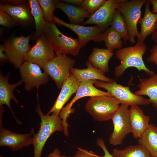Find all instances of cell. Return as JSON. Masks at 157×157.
Masks as SVG:
<instances>
[{
  "instance_id": "cell-35",
  "label": "cell",
  "mask_w": 157,
  "mask_h": 157,
  "mask_svg": "<svg viewBox=\"0 0 157 157\" xmlns=\"http://www.w3.org/2000/svg\"><path fill=\"white\" fill-rule=\"evenodd\" d=\"M150 52V55L147 58V61L157 65V44L153 45Z\"/></svg>"
},
{
  "instance_id": "cell-33",
  "label": "cell",
  "mask_w": 157,
  "mask_h": 157,
  "mask_svg": "<svg viewBox=\"0 0 157 157\" xmlns=\"http://www.w3.org/2000/svg\"><path fill=\"white\" fill-rule=\"evenodd\" d=\"M72 157H98L95 152L92 151L77 148L75 154Z\"/></svg>"
},
{
  "instance_id": "cell-14",
  "label": "cell",
  "mask_w": 157,
  "mask_h": 157,
  "mask_svg": "<svg viewBox=\"0 0 157 157\" xmlns=\"http://www.w3.org/2000/svg\"><path fill=\"white\" fill-rule=\"evenodd\" d=\"M4 110H0V146H6L13 151H16L29 146L33 144L32 131L24 134L12 132L2 126V114Z\"/></svg>"
},
{
  "instance_id": "cell-7",
  "label": "cell",
  "mask_w": 157,
  "mask_h": 157,
  "mask_svg": "<svg viewBox=\"0 0 157 157\" xmlns=\"http://www.w3.org/2000/svg\"><path fill=\"white\" fill-rule=\"evenodd\" d=\"M96 80H89L81 81L76 94L70 102L65 107H63L59 114V115L62 120L63 127V133L65 136H68L69 125L67 122L68 117L73 112L72 107L74 104L80 99L84 97H90L100 95L112 96L107 92L100 90L94 85Z\"/></svg>"
},
{
  "instance_id": "cell-19",
  "label": "cell",
  "mask_w": 157,
  "mask_h": 157,
  "mask_svg": "<svg viewBox=\"0 0 157 157\" xmlns=\"http://www.w3.org/2000/svg\"><path fill=\"white\" fill-rule=\"evenodd\" d=\"M145 12L143 17L140 18L138 23L141 26V31L138 37L137 43H143L146 37L153 34L157 27V13H153L150 10L151 3L149 0L145 3Z\"/></svg>"
},
{
  "instance_id": "cell-26",
  "label": "cell",
  "mask_w": 157,
  "mask_h": 157,
  "mask_svg": "<svg viewBox=\"0 0 157 157\" xmlns=\"http://www.w3.org/2000/svg\"><path fill=\"white\" fill-rule=\"evenodd\" d=\"M28 1L31 9V13L35 23V31L32 38L33 40L35 41L44 33L46 22L42 10L38 0H29Z\"/></svg>"
},
{
  "instance_id": "cell-23",
  "label": "cell",
  "mask_w": 157,
  "mask_h": 157,
  "mask_svg": "<svg viewBox=\"0 0 157 157\" xmlns=\"http://www.w3.org/2000/svg\"><path fill=\"white\" fill-rule=\"evenodd\" d=\"M138 87L139 90L135 94L138 96L149 97L150 103L157 109V74L154 73L149 78L140 79Z\"/></svg>"
},
{
  "instance_id": "cell-28",
  "label": "cell",
  "mask_w": 157,
  "mask_h": 157,
  "mask_svg": "<svg viewBox=\"0 0 157 157\" xmlns=\"http://www.w3.org/2000/svg\"><path fill=\"white\" fill-rule=\"evenodd\" d=\"M121 38L120 35L110 26L103 34L102 41L105 42L107 49L113 51L122 48L123 42Z\"/></svg>"
},
{
  "instance_id": "cell-34",
  "label": "cell",
  "mask_w": 157,
  "mask_h": 157,
  "mask_svg": "<svg viewBox=\"0 0 157 157\" xmlns=\"http://www.w3.org/2000/svg\"><path fill=\"white\" fill-rule=\"evenodd\" d=\"M96 144L103 150L104 153V155L103 156H98V157H114L110 154L105 144V142L103 139L101 138H98L96 140Z\"/></svg>"
},
{
  "instance_id": "cell-21",
  "label": "cell",
  "mask_w": 157,
  "mask_h": 157,
  "mask_svg": "<svg viewBox=\"0 0 157 157\" xmlns=\"http://www.w3.org/2000/svg\"><path fill=\"white\" fill-rule=\"evenodd\" d=\"M56 8L62 10L67 15L69 24L81 25L85 18H89L91 15L84 8L78 6L59 1Z\"/></svg>"
},
{
  "instance_id": "cell-39",
  "label": "cell",
  "mask_w": 157,
  "mask_h": 157,
  "mask_svg": "<svg viewBox=\"0 0 157 157\" xmlns=\"http://www.w3.org/2000/svg\"><path fill=\"white\" fill-rule=\"evenodd\" d=\"M152 5V12L153 13H157V0H149Z\"/></svg>"
},
{
  "instance_id": "cell-6",
  "label": "cell",
  "mask_w": 157,
  "mask_h": 157,
  "mask_svg": "<svg viewBox=\"0 0 157 157\" xmlns=\"http://www.w3.org/2000/svg\"><path fill=\"white\" fill-rule=\"evenodd\" d=\"M76 61L74 59L62 55L56 56L42 67L44 72L54 81L57 88H61L65 81L69 76L70 70L74 67Z\"/></svg>"
},
{
  "instance_id": "cell-12",
  "label": "cell",
  "mask_w": 157,
  "mask_h": 157,
  "mask_svg": "<svg viewBox=\"0 0 157 157\" xmlns=\"http://www.w3.org/2000/svg\"><path fill=\"white\" fill-rule=\"evenodd\" d=\"M53 20L59 26H63L70 29L78 35L81 48L85 46L90 41L95 42H102L103 35L106 31L97 25L85 26L71 24L66 22L54 16Z\"/></svg>"
},
{
  "instance_id": "cell-9",
  "label": "cell",
  "mask_w": 157,
  "mask_h": 157,
  "mask_svg": "<svg viewBox=\"0 0 157 157\" xmlns=\"http://www.w3.org/2000/svg\"><path fill=\"white\" fill-rule=\"evenodd\" d=\"M32 33L26 37H13L3 44L8 60L16 68H19L24 62L25 55L31 48L29 44Z\"/></svg>"
},
{
  "instance_id": "cell-41",
  "label": "cell",
  "mask_w": 157,
  "mask_h": 157,
  "mask_svg": "<svg viewBox=\"0 0 157 157\" xmlns=\"http://www.w3.org/2000/svg\"><path fill=\"white\" fill-rule=\"evenodd\" d=\"M150 157H152V156H150Z\"/></svg>"
},
{
  "instance_id": "cell-13",
  "label": "cell",
  "mask_w": 157,
  "mask_h": 157,
  "mask_svg": "<svg viewBox=\"0 0 157 157\" xmlns=\"http://www.w3.org/2000/svg\"><path fill=\"white\" fill-rule=\"evenodd\" d=\"M22 80L25 84L26 90L30 91L35 87L38 89L40 86L48 82L49 78L44 72H42L38 65L25 61L19 68Z\"/></svg>"
},
{
  "instance_id": "cell-36",
  "label": "cell",
  "mask_w": 157,
  "mask_h": 157,
  "mask_svg": "<svg viewBox=\"0 0 157 157\" xmlns=\"http://www.w3.org/2000/svg\"><path fill=\"white\" fill-rule=\"evenodd\" d=\"M47 157H68L65 155H61V152L60 150L57 148L54 149L53 151L50 153L48 156Z\"/></svg>"
},
{
  "instance_id": "cell-42",
  "label": "cell",
  "mask_w": 157,
  "mask_h": 157,
  "mask_svg": "<svg viewBox=\"0 0 157 157\" xmlns=\"http://www.w3.org/2000/svg\"><path fill=\"white\" fill-rule=\"evenodd\" d=\"M156 111L157 112V109L156 110Z\"/></svg>"
},
{
  "instance_id": "cell-38",
  "label": "cell",
  "mask_w": 157,
  "mask_h": 157,
  "mask_svg": "<svg viewBox=\"0 0 157 157\" xmlns=\"http://www.w3.org/2000/svg\"><path fill=\"white\" fill-rule=\"evenodd\" d=\"M61 1L67 3L80 6L83 0H63Z\"/></svg>"
},
{
  "instance_id": "cell-29",
  "label": "cell",
  "mask_w": 157,
  "mask_h": 157,
  "mask_svg": "<svg viewBox=\"0 0 157 157\" xmlns=\"http://www.w3.org/2000/svg\"><path fill=\"white\" fill-rule=\"evenodd\" d=\"M110 26L121 36L125 42L129 40V35L125 19L120 11L117 9L115 11Z\"/></svg>"
},
{
  "instance_id": "cell-27",
  "label": "cell",
  "mask_w": 157,
  "mask_h": 157,
  "mask_svg": "<svg viewBox=\"0 0 157 157\" xmlns=\"http://www.w3.org/2000/svg\"><path fill=\"white\" fill-rule=\"evenodd\" d=\"M114 157H150L147 150L142 146L138 144L130 145L119 149H114L111 154Z\"/></svg>"
},
{
  "instance_id": "cell-4",
  "label": "cell",
  "mask_w": 157,
  "mask_h": 157,
  "mask_svg": "<svg viewBox=\"0 0 157 157\" xmlns=\"http://www.w3.org/2000/svg\"><path fill=\"white\" fill-rule=\"evenodd\" d=\"M120 104L113 96H97L90 97L85 104V109L94 120L101 122L111 119Z\"/></svg>"
},
{
  "instance_id": "cell-11",
  "label": "cell",
  "mask_w": 157,
  "mask_h": 157,
  "mask_svg": "<svg viewBox=\"0 0 157 157\" xmlns=\"http://www.w3.org/2000/svg\"><path fill=\"white\" fill-rule=\"evenodd\" d=\"M35 44L25 55L24 60L42 67L47 63L56 56L48 39L43 33L36 40Z\"/></svg>"
},
{
  "instance_id": "cell-10",
  "label": "cell",
  "mask_w": 157,
  "mask_h": 157,
  "mask_svg": "<svg viewBox=\"0 0 157 157\" xmlns=\"http://www.w3.org/2000/svg\"><path fill=\"white\" fill-rule=\"evenodd\" d=\"M129 106L121 104L112 117L114 129L109 138V142L112 145H121L126 136L131 133Z\"/></svg>"
},
{
  "instance_id": "cell-37",
  "label": "cell",
  "mask_w": 157,
  "mask_h": 157,
  "mask_svg": "<svg viewBox=\"0 0 157 157\" xmlns=\"http://www.w3.org/2000/svg\"><path fill=\"white\" fill-rule=\"evenodd\" d=\"M0 59L1 63L4 62L6 60H8L5 52L3 44H1L0 46Z\"/></svg>"
},
{
  "instance_id": "cell-24",
  "label": "cell",
  "mask_w": 157,
  "mask_h": 157,
  "mask_svg": "<svg viewBox=\"0 0 157 157\" xmlns=\"http://www.w3.org/2000/svg\"><path fill=\"white\" fill-rule=\"evenodd\" d=\"M114 54L113 50L94 47L88 57V61L94 67L105 74L109 71L108 63Z\"/></svg>"
},
{
  "instance_id": "cell-30",
  "label": "cell",
  "mask_w": 157,
  "mask_h": 157,
  "mask_svg": "<svg viewBox=\"0 0 157 157\" xmlns=\"http://www.w3.org/2000/svg\"><path fill=\"white\" fill-rule=\"evenodd\" d=\"M59 0H38V2L41 8L45 22L54 21L53 12Z\"/></svg>"
},
{
  "instance_id": "cell-22",
  "label": "cell",
  "mask_w": 157,
  "mask_h": 157,
  "mask_svg": "<svg viewBox=\"0 0 157 157\" xmlns=\"http://www.w3.org/2000/svg\"><path fill=\"white\" fill-rule=\"evenodd\" d=\"M85 65L87 67L86 68L79 69L73 67L70 70V72L74 74L80 81L96 80L111 83L114 81L106 76L100 70L94 67L89 61H87Z\"/></svg>"
},
{
  "instance_id": "cell-20",
  "label": "cell",
  "mask_w": 157,
  "mask_h": 157,
  "mask_svg": "<svg viewBox=\"0 0 157 157\" xmlns=\"http://www.w3.org/2000/svg\"><path fill=\"white\" fill-rule=\"evenodd\" d=\"M10 73L3 76L1 71L0 72V106L6 105L11 110L16 121L19 124L21 122L15 117L13 111L10 104L11 99L13 100L17 104H18V100L14 96L13 91L15 88L20 85L22 82L21 80L16 83L10 84L8 82V78Z\"/></svg>"
},
{
  "instance_id": "cell-25",
  "label": "cell",
  "mask_w": 157,
  "mask_h": 157,
  "mask_svg": "<svg viewBox=\"0 0 157 157\" xmlns=\"http://www.w3.org/2000/svg\"><path fill=\"white\" fill-rule=\"evenodd\" d=\"M138 143L147 150L150 156L157 157V127L150 124L138 139Z\"/></svg>"
},
{
  "instance_id": "cell-5",
  "label": "cell",
  "mask_w": 157,
  "mask_h": 157,
  "mask_svg": "<svg viewBox=\"0 0 157 157\" xmlns=\"http://www.w3.org/2000/svg\"><path fill=\"white\" fill-rule=\"evenodd\" d=\"M94 85L97 88L106 90L110 94L118 100L121 104L131 106L147 105L150 104L149 99L133 93L128 87L118 84L116 81L106 83L96 80Z\"/></svg>"
},
{
  "instance_id": "cell-15",
  "label": "cell",
  "mask_w": 157,
  "mask_h": 157,
  "mask_svg": "<svg viewBox=\"0 0 157 157\" xmlns=\"http://www.w3.org/2000/svg\"><path fill=\"white\" fill-rule=\"evenodd\" d=\"M126 0H107L81 25L94 24L106 31L110 26L113 14L119 3Z\"/></svg>"
},
{
  "instance_id": "cell-8",
  "label": "cell",
  "mask_w": 157,
  "mask_h": 157,
  "mask_svg": "<svg viewBox=\"0 0 157 157\" xmlns=\"http://www.w3.org/2000/svg\"><path fill=\"white\" fill-rule=\"evenodd\" d=\"M146 1V0L127 1L119 3L117 8L125 19L129 33V41L132 44L135 43V38L139 35L137 24L141 18V8Z\"/></svg>"
},
{
  "instance_id": "cell-40",
  "label": "cell",
  "mask_w": 157,
  "mask_h": 157,
  "mask_svg": "<svg viewBox=\"0 0 157 157\" xmlns=\"http://www.w3.org/2000/svg\"><path fill=\"white\" fill-rule=\"evenodd\" d=\"M151 39L156 44H157V27L155 32L152 34Z\"/></svg>"
},
{
  "instance_id": "cell-3",
  "label": "cell",
  "mask_w": 157,
  "mask_h": 157,
  "mask_svg": "<svg viewBox=\"0 0 157 157\" xmlns=\"http://www.w3.org/2000/svg\"><path fill=\"white\" fill-rule=\"evenodd\" d=\"M44 33L56 56L70 54L77 56L81 49L78 38L66 36L57 27L54 21L46 22Z\"/></svg>"
},
{
  "instance_id": "cell-31",
  "label": "cell",
  "mask_w": 157,
  "mask_h": 157,
  "mask_svg": "<svg viewBox=\"0 0 157 157\" xmlns=\"http://www.w3.org/2000/svg\"><path fill=\"white\" fill-rule=\"evenodd\" d=\"M106 1V0H83L80 6L91 15L99 8Z\"/></svg>"
},
{
  "instance_id": "cell-16",
  "label": "cell",
  "mask_w": 157,
  "mask_h": 157,
  "mask_svg": "<svg viewBox=\"0 0 157 157\" xmlns=\"http://www.w3.org/2000/svg\"><path fill=\"white\" fill-rule=\"evenodd\" d=\"M80 82L70 72L69 76L64 82L54 104L47 115L54 113L59 115L64 105L73 94L76 92Z\"/></svg>"
},
{
  "instance_id": "cell-2",
  "label": "cell",
  "mask_w": 157,
  "mask_h": 157,
  "mask_svg": "<svg viewBox=\"0 0 157 157\" xmlns=\"http://www.w3.org/2000/svg\"><path fill=\"white\" fill-rule=\"evenodd\" d=\"M36 111L41 120L40 129L36 134L33 132V144L34 147L33 157H42L41 154L44 145L49 137L53 133L63 131L62 120L59 115L53 113L51 115H44L42 112L39 104Z\"/></svg>"
},
{
  "instance_id": "cell-32",
  "label": "cell",
  "mask_w": 157,
  "mask_h": 157,
  "mask_svg": "<svg viewBox=\"0 0 157 157\" xmlns=\"http://www.w3.org/2000/svg\"><path fill=\"white\" fill-rule=\"evenodd\" d=\"M16 24L12 17L4 10L0 9V24L9 28Z\"/></svg>"
},
{
  "instance_id": "cell-18",
  "label": "cell",
  "mask_w": 157,
  "mask_h": 157,
  "mask_svg": "<svg viewBox=\"0 0 157 157\" xmlns=\"http://www.w3.org/2000/svg\"><path fill=\"white\" fill-rule=\"evenodd\" d=\"M0 8L8 13L16 24L27 25L33 21L31 11L25 1L17 4L1 3Z\"/></svg>"
},
{
  "instance_id": "cell-17",
  "label": "cell",
  "mask_w": 157,
  "mask_h": 157,
  "mask_svg": "<svg viewBox=\"0 0 157 157\" xmlns=\"http://www.w3.org/2000/svg\"><path fill=\"white\" fill-rule=\"evenodd\" d=\"M129 118L132 136L138 139L149 126V117L144 115L138 106L133 105L129 109Z\"/></svg>"
},
{
  "instance_id": "cell-1",
  "label": "cell",
  "mask_w": 157,
  "mask_h": 157,
  "mask_svg": "<svg viewBox=\"0 0 157 157\" xmlns=\"http://www.w3.org/2000/svg\"><path fill=\"white\" fill-rule=\"evenodd\" d=\"M147 49L145 44L137 43L134 46L125 47L118 49L115 52L116 57L120 61V64L115 68L116 77H119L128 68L134 67L139 72H145L146 74L151 76L155 73L150 70L145 65L142 57Z\"/></svg>"
}]
</instances>
